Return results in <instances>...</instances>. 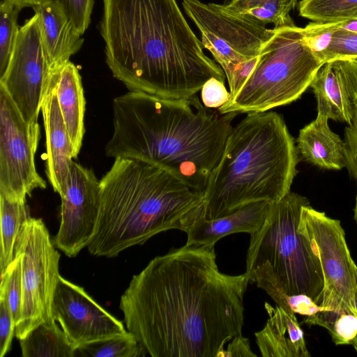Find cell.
Returning a JSON list of instances; mask_svg holds the SVG:
<instances>
[{
    "instance_id": "6da1fadb",
    "label": "cell",
    "mask_w": 357,
    "mask_h": 357,
    "mask_svg": "<svg viewBox=\"0 0 357 357\" xmlns=\"http://www.w3.org/2000/svg\"><path fill=\"white\" fill-rule=\"evenodd\" d=\"M213 248L185 245L133 275L119 307L153 357H216L244 322L245 274L220 272Z\"/></svg>"
},
{
    "instance_id": "7a4b0ae2",
    "label": "cell",
    "mask_w": 357,
    "mask_h": 357,
    "mask_svg": "<svg viewBox=\"0 0 357 357\" xmlns=\"http://www.w3.org/2000/svg\"><path fill=\"white\" fill-rule=\"evenodd\" d=\"M100 32L114 77L130 91L167 98L197 94L210 78L225 81L204 52L176 0H102Z\"/></svg>"
},
{
    "instance_id": "3957f363",
    "label": "cell",
    "mask_w": 357,
    "mask_h": 357,
    "mask_svg": "<svg viewBox=\"0 0 357 357\" xmlns=\"http://www.w3.org/2000/svg\"><path fill=\"white\" fill-rule=\"evenodd\" d=\"M108 157L158 166L204 192L238 114L205 107L197 94L167 98L139 91L116 97Z\"/></svg>"
},
{
    "instance_id": "277c9868",
    "label": "cell",
    "mask_w": 357,
    "mask_h": 357,
    "mask_svg": "<svg viewBox=\"0 0 357 357\" xmlns=\"http://www.w3.org/2000/svg\"><path fill=\"white\" fill-rule=\"evenodd\" d=\"M100 186L97 227L87 246L95 256L116 257L167 230L186 233L204 217V192L146 162L114 158Z\"/></svg>"
},
{
    "instance_id": "5b68a950",
    "label": "cell",
    "mask_w": 357,
    "mask_h": 357,
    "mask_svg": "<svg viewBox=\"0 0 357 357\" xmlns=\"http://www.w3.org/2000/svg\"><path fill=\"white\" fill-rule=\"evenodd\" d=\"M298 151L281 115L250 112L229 133L204 191L206 220L258 202H276L290 192Z\"/></svg>"
},
{
    "instance_id": "8992f818",
    "label": "cell",
    "mask_w": 357,
    "mask_h": 357,
    "mask_svg": "<svg viewBox=\"0 0 357 357\" xmlns=\"http://www.w3.org/2000/svg\"><path fill=\"white\" fill-rule=\"evenodd\" d=\"M307 204L305 197L291 191L271 203L264 223L250 234L245 273L268 262L287 295L303 294L315 301L324 287L321 266L298 229L302 208Z\"/></svg>"
},
{
    "instance_id": "52a82bcc",
    "label": "cell",
    "mask_w": 357,
    "mask_h": 357,
    "mask_svg": "<svg viewBox=\"0 0 357 357\" xmlns=\"http://www.w3.org/2000/svg\"><path fill=\"white\" fill-rule=\"evenodd\" d=\"M275 29L239 89L218 109L222 114L268 112L288 105L310 86L324 64L305 44L301 27Z\"/></svg>"
},
{
    "instance_id": "ba28073f",
    "label": "cell",
    "mask_w": 357,
    "mask_h": 357,
    "mask_svg": "<svg viewBox=\"0 0 357 357\" xmlns=\"http://www.w3.org/2000/svg\"><path fill=\"white\" fill-rule=\"evenodd\" d=\"M298 229L318 257L324 276L323 289L314 301L321 311L307 317L303 322L329 331L341 314L357 315L356 264L339 220L329 218L307 204L302 208Z\"/></svg>"
},
{
    "instance_id": "9c48e42d",
    "label": "cell",
    "mask_w": 357,
    "mask_h": 357,
    "mask_svg": "<svg viewBox=\"0 0 357 357\" xmlns=\"http://www.w3.org/2000/svg\"><path fill=\"white\" fill-rule=\"evenodd\" d=\"M182 4L201 33L204 48L222 68L228 84L245 64L259 56L264 44L275 31L228 11L222 4L199 0H183Z\"/></svg>"
},
{
    "instance_id": "30bf717a",
    "label": "cell",
    "mask_w": 357,
    "mask_h": 357,
    "mask_svg": "<svg viewBox=\"0 0 357 357\" xmlns=\"http://www.w3.org/2000/svg\"><path fill=\"white\" fill-rule=\"evenodd\" d=\"M17 255L21 257L22 301L15 336L20 340L53 318L52 303L60 276V255L43 221L31 217L25 225Z\"/></svg>"
},
{
    "instance_id": "8fae6325",
    "label": "cell",
    "mask_w": 357,
    "mask_h": 357,
    "mask_svg": "<svg viewBox=\"0 0 357 357\" xmlns=\"http://www.w3.org/2000/svg\"><path fill=\"white\" fill-rule=\"evenodd\" d=\"M40 137L38 122L26 121L0 85V195L26 201L33 190L46 188L35 164Z\"/></svg>"
},
{
    "instance_id": "7c38bea8",
    "label": "cell",
    "mask_w": 357,
    "mask_h": 357,
    "mask_svg": "<svg viewBox=\"0 0 357 357\" xmlns=\"http://www.w3.org/2000/svg\"><path fill=\"white\" fill-rule=\"evenodd\" d=\"M52 75L35 13L20 27L0 85L26 121H37Z\"/></svg>"
},
{
    "instance_id": "4fadbf2b",
    "label": "cell",
    "mask_w": 357,
    "mask_h": 357,
    "mask_svg": "<svg viewBox=\"0 0 357 357\" xmlns=\"http://www.w3.org/2000/svg\"><path fill=\"white\" fill-rule=\"evenodd\" d=\"M61 222L54 245L68 257H75L90 243L97 227L100 202V181L92 169L73 161L59 193Z\"/></svg>"
},
{
    "instance_id": "5bb4252c",
    "label": "cell",
    "mask_w": 357,
    "mask_h": 357,
    "mask_svg": "<svg viewBox=\"0 0 357 357\" xmlns=\"http://www.w3.org/2000/svg\"><path fill=\"white\" fill-rule=\"evenodd\" d=\"M52 315L76 349L129 333L121 321L104 310L83 288L61 275L52 299Z\"/></svg>"
},
{
    "instance_id": "9a60e30c",
    "label": "cell",
    "mask_w": 357,
    "mask_h": 357,
    "mask_svg": "<svg viewBox=\"0 0 357 357\" xmlns=\"http://www.w3.org/2000/svg\"><path fill=\"white\" fill-rule=\"evenodd\" d=\"M310 87L317 113L349 124L357 112V61L340 59L324 63Z\"/></svg>"
},
{
    "instance_id": "2e32d148",
    "label": "cell",
    "mask_w": 357,
    "mask_h": 357,
    "mask_svg": "<svg viewBox=\"0 0 357 357\" xmlns=\"http://www.w3.org/2000/svg\"><path fill=\"white\" fill-rule=\"evenodd\" d=\"M46 135V174L59 193L75 158L73 148L60 110L53 75L41 107Z\"/></svg>"
},
{
    "instance_id": "e0dca14e",
    "label": "cell",
    "mask_w": 357,
    "mask_h": 357,
    "mask_svg": "<svg viewBox=\"0 0 357 357\" xmlns=\"http://www.w3.org/2000/svg\"><path fill=\"white\" fill-rule=\"evenodd\" d=\"M33 9L38 17L42 43L53 75L80 50L84 38L57 3L47 0Z\"/></svg>"
},
{
    "instance_id": "ac0fdd59",
    "label": "cell",
    "mask_w": 357,
    "mask_h": 357,
    "mask_svg": "<svg viewBox=\"0 0 357 357\" xmlns=\"http://www.w3.org/2000/svg\"><path fill=\"white\" fill-rule=\"evenodd\" d=\"M271 203H252L228 215L214 220H206L202 217L187 231L185 245L213 248L219 240L227 235L239 232L252 234L264 223Z\"/></svg>"
},
{
    "instance_id": "d6986e66",
    "label": "cell",
    "mask_w": 357,
    "mask_h": 357,
    "mask_svg": "<svg viewBox=\"0 0 357 357\" xmlns=\"http://www.w3.org/2000/svg\"><path fill=\"white\" fill-rule=\"evenodd\" d=\"M268 319L255 333L256 342L264 357H310L304 333L294 312L265 303Z\"/></svg>"
},
{
    "instance_id": "ffe728a7",
    "label": "cell",
    "mask_w": 357,
    "mask_h": 357,
    "mask_svg": "<svg viewBox=\"0 0 357 357\" xmlns=\"http://www.w3.org/2000/svg\"><path fill=\"white\" fill-rule=\"evenodd\" d=\"M329 119L317 113L316 119L299 131L297 149L307 162L324 169L346 167L344 142L331 130Z\"/></svg>"
},
{
    "instance_id": "44dd1931",
    "label": "cell",
    "mask_w": 357,
    "mask_h": 357,
    "mask_svg": "<svg viewBox=\"0 0 357 357\" xmlns=\"http://www.w3.org/2000/svg\"><path fill=\"white\" fill-rule=\"evenodd\" d=\"M59 105L77 158L84 135L85 98L79 70L71 61L53 74Z\"/></svg>"
},
{
    "instance_id": "7402d4cb",
    "label": "cell",
    "mask_w": 357,
    "mask_h": 357,
    "mask_svg": "<svg viewBox=\"0 0 357 357\" xmlns=\"http://www.w3.org/2000/svg\"><path fill=\"white\" fill-rule=\"evenodd\" d=\"M52 318L20 339L23 357H73L77 349Z\"/></svg>"
},
{
    "instance_id": "603a6c76",
    "label": "cell",
    "mask_w": 357,
    "mask_h": 357,
    "mask_svg": "<svg viewBox=\"0 0 357 357\" xmlns=\"http://www.w3.org/2000/svg\"><path fill=\"white\" fill-rule=\"evenodd\" d=\"M0 269L3 273L16 257L18 244L31 218L26 201H11L0 195Z\"/></svg>"
},
{
    "instance_id": "cb8c5ba5",
    "label": "cell",
    "mask_w": 357,
    "mask_h": 357,
    "mask_svg": "<svg viewBox=\"0 0 357 357\" xmlns=\"http://www.w3.org/2000/svg\"><path fill=\"white\" fill-rule=\"evenodd\" d=\"M298 0H231L222 4L228 11L274 28L295 25L289 15Z\"/></svg>"
},
{
    "instance_id": "d4e9b609",
    "label": "cell",
    "mask_w": 357,
    "mask_h": 357,
    "mask_svg": "<svg viewBox=\"0 0 357 357\" xmlns=\"http://www.w3.org/2000/svg\"><path fill=\"white\" fill-rule=\"evenodd\" d=\"M300 16L312 22H333L354 17L357 0H301Z\"/></svg>"
},
{
    "instance_id": "484cf974",
    "label": "cell",
    "mask_w": 357,
    "mask_h": 357,
    "mask_svg": "<svg viewBox=\"0 0 357 357\" xmlns=\"http://www.w3.org/2000/svg\"><path fill=\"white\" fill-rule=\"evenodd\" d=\"M94 357H138L147 353L132 334L88 344L77 349L76 356Z\"/></svg>"
},
{
    "instance_id": "4316f807",
    "label": "cell",
    "mask_w": 357,
    "mask_h": 357,
    "mask_svg": "<svg viewBox=\"0 0 357 357\" xmlns=\"http://www.w3.org/2000/svg\"><path fill=\"white\" fill-rule=\"evenodd\" d=\"M22 9L6 0L0 4V77L8 64L13 46L20 30L17 24Z\"/></svg>"
},
{
    "instance_id": "83f0119b",
    "label": "cell",
    "mask_w": 357,
    "mask_h": 357,
    "mask_svg": "<svg viewBox=\"0 0 357 357\" xmlns=\"http://www.w3.org/2000/svg\"><path fill=\"white\" fill-rule=\"evenodd\" d=\"M0 296L6 299L17 326L20 319L22 301V264L20 255H17L7 270L1 274Z\"/></svg>"
},
{
    "instance_id": "f1b7e54d",
    "label": "cell",
    "mask_w": 357,
    "mask_h": 357,
    "mask_svg": "<svg viewBox=\"0 0 357 357\" xmlns=\"http://www.w3.org/2000/svg\"><path fill=\"white\" fill-rule=\"evenodd\" d=\"M339 31L338 22H312L301 32L305 44L319 59L330 47L334 33ZM321 61V60H320Z\"/></svg>"
},
{
    "instance_id": "f546056e",
    "label": "cell",
    "mask_w": 357,
    "mask_h": 357,
    "mask_svg": "<svg viewBox=\"0 0 357 357\" xmlns=\"http://www.w3.org/2000/svg\"><path fill=\"white\" fill-rule=\"evenodd\" d=\"M357 58V33L339 30L334 33L330 47L321 56L324 63L340 59Z\"/></svg>"
},
{
    "instance_id": "4dcf8cb0",
    "label": "cell",
    "mask_w": 357,
    "mask_h": 357,
    "mask_svg": "<svg viewBox=\"0 0 357 357\" xmlns=\"http://www.w3.org/2000/svg\"><path fill=\"white\" fill-rule=\"evenodd\" d=\"M57 3L75 30L84 35L91 23L94 0H50Z\"/></svg>"
},
{
    "instance_id": "1f68e13d",
    "label": "cell",
    "mask_w": 357,
    "mask_h": 357,
    "mask_svg": "<svg viewBox=\"0 0 357 357\" xmlns=\"http://www.w3.org/2000/svg\"><path fill=\"white\" fill-rule=\"evenodd\" d=\"M336 345L350 344L357 335V315L342 314L328 331Z\"/></svg>"
},
{
    "instance_id": "d6a6232c",
    "label": "cell",
    "mask_w": 357,
    "mask_h": 357,
    "mask_svg": "<svg viewBox=\"0 0 357 357\" xmlns=\"http://www.w3.org/2000/svg\"><path fill=\"white\" fill-rule=\"evenodd\" d=\"M201 91L202 103L211 109L220 108L230 98V93L226 89L225 82L215 77L208 79L202 86Z\"/></svg>"
},
{
    "instance_id": "836d02e7",
    "label": "cell",
    "mask_w": 357,
    "mask_h": 357,
    "mask_svg": "<svg viewBox=\"0 0 357 357\" xmlns=\"http://www.w3.org/2000/svg\"><path fill=\"white\" fill-rule=\"evenodd\" d=\"M15 323L6 299L0 296V356L3 357L10 350L15 332Z\"/></svg>"
},
{
    "instance_id": "e575fe53",
    "label": "cell",
    "mask_w": 357,
    "mask_h": 357,
    "mask_svg": "<svg viewBox=\"0 0 357 357\" xmlns=\"http://www.w3.org/2000/svg\"><path fill=\"white\" fill-rule=\"evenodd\" d=\"M346 167L349 174L357 178V112L344 131Z\"/></svg>"
},
{
    "instance_id": "d590c367",
    "label": "cell",
    "mask_w": 357,
    "mask_h": 357,
    "mask_svg": "<svg viewBox=\"0 0 357 357\" xmlns=\"http://www.w3.org/2000/svg\"><path fill=\"white\" fill-rule=\"evenodd\" d=\"M284 310L289 312L304 316H311L321 311L320 305L305 294L286 295L283 306Z\"/></svg>"
},
{
    "instance_id": "8d00e7d4",
    "label": "cell",
    "mask_w": 357,
    "mask_h": 357,
    "mask_svg": "<svg viewBox=\"0 0 357 357\" xmlns=\"http://www.w3.org/2000/svg\"><path fill=\"white\" fill-rule=\"evenodd\" d=\"M231 340L227 349L219 352L216 357L257 356L250 349L249 340L243 337L242 334L234 337Z\"/></svg>"
},
{
    "instance_id": "74e56055",
    "label": "cell",
    "mask_w": 357,
    "mask_h": 357,
    "mask_svg": "<svg viewBox=\"0 0 357 357\" xmlns=\"http://www.w3.org/2000/svg\"><path fill=\"white\" fill-rule=\"evenodd\" d=\"M339 30L353 32L357 33V17H351L342 20H339Z\"/></svg>"
},
{
    "instance_id": "f35d334b",
    "label": "cell",
    "mask_w": 357,
    "mask_h": 357,
    "mask_svg": "<svg viewBox=\"0 0 357 357\" xmlns=\"http://www.w3.org/2000/svg\"><path fill=\"white\" fill-rule=\"evenodd\" d=\"M22 9L26 7H34L47 0H6Z\"/></svg>"
},
{
    "instance_id": "ab89813d",
    "label": "cell",
    "mask_w": 357,
    "mask_h": 357,
    "mask_svg": "<svg viewBox=\"0 0 357 357\" xmlns=\"http://www.w3.org/2000/svg\"><path fill=\"white\" fill-rule=\"evenodd\" d=\"M357 181V178H356ZM354 218L356 221V223L357 225V185H356V202H355V206L354 208Z\"/></svg>"
},
{
    "instance_id": "60d3db41",
    "label": "cell",
    "mask_w": 357,
    "mask_h": 357,
    "mask_svg": "<svg viewBox=\"0 0 357 357\" xmlns=\"http://www.w3.org/2000/svg\"><path fill=\"white\" fill-rule=\"evenodd\" d=\"M351 344L353 345V347H354V349L357 351V335L354 337V339L353 340V341H352Z\"/></svg>"
},
{
    "instance_id": "b9f144b4",
    "label": "cell",
    "mask_w": 357,
    "mask_h": 357,
    "mask_svg": "<svg viewBox=\"0 0 357 357\" xmlns=\"http://www.w3.org/2000/svg\"><path fill=\"white\" fill-rule=\"evenodd\" d=\"M355 277H356V287H357V265L355 266Z\"/></svg>"
},
{
    "instance_id": "7bdbcfd3",
    "label": "cell",
    "mask_w": 357,
    "mask_h": 357,
    "mask_svg": "<svg viewBox=\"0 0 357 357\" xmlns=\"http://www.w3.org/2000/svg\"><path fill=\"white\" fill-rule=\"evenodd\" d=\"M355 306H356V309L357 310V291L355 294Z\"/></svg>"
},
{
    "instance_id": "ee69618b",
    "label": "cell",
    "mask_w": 357,
    "mask_h": 357,
    "mask_svg": "<svg viewBox=\"0 0 357 357\" xmlns=\"http://www.w3.org/2000/svg\"><path fill=\"white\" fill-rule=\"evenodd\" d=\"M355 59V60L357 61V58H355V59Z\"/></svg>"
},
{
    "instance_id": "f6af8a7d",
    "label": "cell",
    "mask_w": 357,
    "mask_h": 357,
    "mask_svg": "<svg viewBox=\"0 0 357 357\" xmlns=\"http://www.w3.org/2000/svg\"><path fill=\"white\" fill-rule=\"evenodd\" d=\"M355 17H357V14L356 15V16H355Z\"/></svg>"
}]
</instances>
